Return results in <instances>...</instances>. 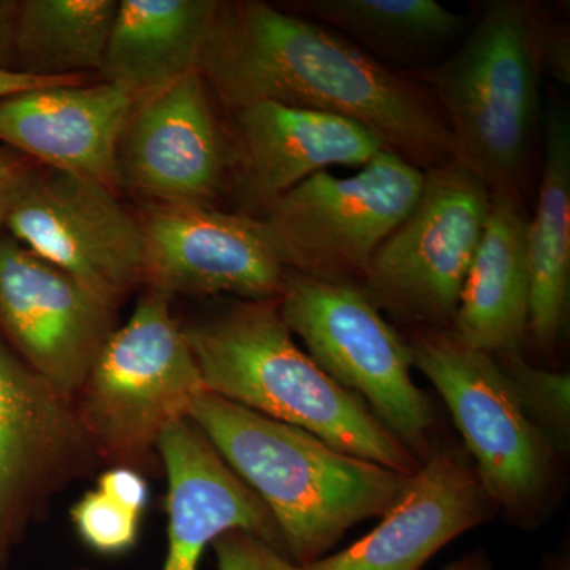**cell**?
<instances>
[{
    "mask_svg": "<svg viewBox=\"0 0 570 570\" xmlns=\"http://www.w3.org/2000/svg\"><path fill=\"white\" fill-rule=\"evenodd\" d=\"M198 71L228 111L273 102L362 124L423 171L456 159L433 97L325 26L262 0L219 2Z\"/></svg>",
    "mask_w": 570,
    "mask_h": 570,
    "instance_id": "6da1fadb",
    "label": "cell"
},
{
    "mask_svg": "<svg viewBox=\"0 0 570 570\" xmlns=\"http://www.w3.org/2000/svg\"><path fill=\"white\" fill-rule=\"evenodd\" d=\"M187 419L272 512L296 564L326 557L355 524L382 517L412 475L340 452L302 428L205 392Z\"/></svg>",
    "mask_w": 570,
    "mask_h": 570,
    "instance_id": "7a4b0ae2",
    "label": "cell"
},
{
    "mask_svg": "<svg viewBox=\"0 0 570 570\" xmlns=\"http://www.w3.org/2000/svg\"><path fill=\"white\" fill-rule=\"evenodd\" d=\"M183 330L206 392L356 459L406 475L419 471L422 461L295 343L277 298L238 299Z\"/></svg>",
    "mask_w": 570,
    "mask_h": 570,
    "instance_id": "3957f363",
    "label": "cell"
},
{
    "mask_svg": "<svg viewBox=\"0 0 570 570\" xmlns=\"http://www.w3.org/2000/svg\"><path fill=\"white\" fill-rule=\"evenodd\" d=\"M538 9L491 0L463 43L415 73L433 94L455 141L456 160L491 193L521 194L540 115Z\"/></svg>",
    "mask_w": 570,
    "mask_h": 570,
    "instance_id": "277c9868",
    "label": "cell"
},
{
    "mask_svg": "<svg viewBox=\"0 0 570 570\" xmlns=\"http://www.w3.org/2000/svg\"><path fill=\"white\" fill-rule=\"evenodd\" d=\"M168 296L146 291L108 337L73 404L102 464L154 471L160 436L206 392Z\"/></svg>",
    "mask_w": 570,
    "mask_h": 570,
    "instance_id": "5b68a950",
    "label": "cell"
},
{
    "mask_svg": "<svg viewBox=\"0 0 570 570\" xmlns=\"http://www.w3.org/2000/svg\"><path fill=\"white\" fill-rule=\"evenodd\" d=\"M412 365L448 406L483 489L520 523L538 519L557 485L554 448L521 407L497 356L463 346L449 330H417Z\"/></svg>",
    "mask_w": 570,
    "mask_h": 570,
    "instance_id": "8992f818",
    "label": "cell"
},
{
    "mask_svg": "<svg viewBox=\"0 0 570 570\" xmlns=\"http://www.w3.org/2000/svg\"><path fill=\"white\" fill-rule=\"evenodd\" d=\"M425 171L384 148L355 174L321 171L258 214L285 272L362 284L382 243L417 204Z\"/></svg>",
    "mask_w": 570,
    "mask_h": 570,
    "instance_id": "52a82bcc",
    "label": "cell"
},
{
    "mask_svg": "<svg viewBox=\"0 0 570 570\" xmlns=\"http://www.w3.org/2000/svg\"><path fill=\"white\" fill-rule=\"evenodd\" d=\"M279 311L306 354L341 387L358 396L417 459L434 417L412 379L406 341L385 321L362 285L287 273Z\"/></svg>",
    "mask_w": 570,
    "mask_h": 570,
    "instance_id": "ba28073f",
    "label": "cell"
},
{
    "mask_svg": "<svg viewBox=\"0 0 570 570\" xmlns=\"http://www.w3.org/2000/svg\"><path fill=\"white\" fill-rule=\"evenodd\" d=\"M490 206L491 190L460 160L425 170L417 204L360 284L377 309L417 330H449Z\"/></svg>",
    "mask_w": 570,
    "mask_h": 570,
    "instance_id": "9c48e42d",
    "label": "cell"
},
{
    "mask_svg": "<svg viewBox=\"0 0 570 570\" xmlns=\"http://www.w3.org/2000/svg\"><path fill=\"white\" fill-rule=\"evenodd\" d=\"M100 464L73 401L0 337V570L52 499Z\"/></svg>",
    "mask_w": 570,
    "mask_h": 570,
    "instance_id": "30bf717a",
    "label": "cell"
},
{
    "mask_svg": "<svg viewBox=\"0 0 570 570\" xmlns=\"http://www.w3.org/2000/svg\"><path fill=\"white\" fill-rule=\"evenodd\" d=\"M6 230L115 305L142 285L140 219L116 190L92 179L36 165L11 205Z\"/></svg>",
    "mask_w": 570,
    "mask_h": 570,
    "instance_id": "8fae6325",
    "label": "cell"
},
{
    "mask_svg": "<svg viewBox=\"0 0 570 570\" xmlns=\"http://www.w3.org/2000/svg\"><path fill=\"white\" fill-rule=\"evenodd\" d=\"M118 305L11 236H0V337L73 401L108 337Z\"/></svg>",
    "mask_w": 570,
    "mask_h": 570,
    "instance_id": "7c38bea8",
    "label": "cell"
},
{
    "mask_svg": "<svg viewBox=\"0 0 570 570\" xmlns=\"http://www.w3.org/2000/svg\"><path fill=\"white\" fill-rule=\"evenodd\" d=\"M228 176V141L194 70L135 100L116 148L118 190L149 206L209 208Z\"/></svg>",
    "mask_w": 570,
    "mask_h": 570,
    "instance_id": "4fadbf2b",
    "label": "cell"
},
{
    "mask_svg": "<svg viewBox=\"0 0 570 570\" xmlns=\"http://www.w3.org/2000/svg\"><path fill=\"white\" fill-rule=\"evenodd\" d=\"M142 285L174 295L279 298L287 272L261 220L209 206H148Z\"/></svg>",
    "mask_w": 570,
    "mask_h": 570,
    "instance_id": "5bb4252c",
    "label": "cell"
},
{
    "mask_svg": "<svg viewBox=\"0 0 570 570\" xmlns=\"http://www.w3.org/2000/svg\"><path fill=\"white\" fill-rule=\"evenodd\" d=\"M232 115L228 175L250 216L311 176L360 168L385 148L367 127L330 112L261 102Z\"/></svg>",
    "mask_w": 570,
    "mask_h": 570,
    "instance_id": "9a60e30c",
    "label": "cell"
},
{
    "mask_svg": "<svg viewBox=\"0 0 570 570\" xmlns=\"http://www.w3.org/2000/svg\"><path fill=\"white\" fill-rule=\"evenodd\" d=\"M493 509L466 450H434L373 531L307 568L422 570L439 550L489 521Z\"/></svg>",
    "mask_w": 570,
    "mask_h": 570,
    "instance_id": "2e32d148",
    "label": "cell"
},
{
    "mask_svg": "<svg viewBox=\"0 0 570 570\" xmlns=\"http://www.w3.org/2000/svg\"><path fill=\"white\" fill-rule=\"evenodd\" d=\"M157 450L168 482L164 570H198L214 540L235 530L249 532L285 554L279 528L264 501L189 419L168 428Z\"/></svg>",
    "mask_w": 570,
    "mask_h": 570,
    "instance_id": "e0dca14e",
    "label": "cell"
},
{
    "mask_svg": "<svg viewBox=\"0 0 570 570\" xmlns=\"http://www.w3.org/2000/svg\"><path fill=\"white\" fill-rule=\"evenodd\" d=\"M135 99L121 86L62 85L0 99V145L118 193L116 148Z\"/></svg>",
    "mask_w": 570,
    "mask_h": 570,
    "instance_id": "ac0fdd59",
    "label": "cell"
},
{
    "mask_svg": "<svg viewBox=\"0 0 570 570\" xmlns=\"http://www.w3.org/2000/svg\"><path fill=\"white\" fill-rule=\"evenodd\" d=\"M523 195L491 193L489 219L449 332L493 356L521 354L530 336V264Z\"/></svg>",
    "mask_w": 570,
    "mask_h": 570,
    "instance_id": "d6986e66",
    "label": "cell"
},
{
    "mask_svg": "<svg viewBox=\"0 0 570 570\" xmlns=\"http://www.w3.org/2000/svg\"><path fill=\"white\" fill-rule=\"evenodd\" d=\"M217 7V0H119L102 81L138 100L198 70Z\"/></svg>",
    "mask_w": 570,
    "mask_h": 570,
    "instance_id": "ffe728a7",
    "label": "cell"
},
{
    "mask_svg": "<svg viewBox=\"0 0 570 570\" xmlns=\"http://www.w3.org/2000/svg\"><path fill=\"white\" fill-rule=\"evenodd\" d=\"M527 247L530 336L551 354L568 326L570 303V118L560 100L547 108L542 179Z\"/></svg>",
    "mask_w": 570,
    "mask_h": 570,
    "instance_id": "44dd1931",
    "label": "cell"
},
{
    "mask_svg": "<svg viewBox=\"0 0 570 570\" xmlns=\"http://www.w3.org/2000/svg\"><path fill=\"white\" fill-rule=\"evenodd\" d=\"M284 10L325 26L360 50L417 62L459 39L464 21L436 0H298Z\"/></svg>",
    "mask_w": 570,
    "mask_h": 570,
    "instance_id": "7402d4cb",
    "label": "cell"
},
{
    "mask_svg": "<svg viewBox=\"0 0 570 570\" xmlns=\"http://www.w3.org/2000/svg\"><path fill=\"white\" fill-rule=\"evenodd\" d=\"M119 0H20L14 71L82 80L102 66Z\"/></svg>",
    "mask_w": 570,
    "mask_h": 570,
    "instance_id": "603a6c76",
    "label": "cell"
},
{
    "mask_svg": "<svg viewBox=\"0 0 570 570\" xmlns=\"http://www.w3.org/2000/svg\"><path fill=\"white\" fill-rule=\"evenodd\" d=\"M521 407L554 449L564 450L570 431V376L540 370L524 362L521 354L499 356Z\"/></svg>",
    "mask_w": 570,
    "mask_h": 570,
    "instance_id": "cb8c5ba5",
    "label": "cell"
},
{
    "mask_svg": "<svg viewBox=\"0 0 570 570\" xmlns=\"http://www.w3.org/2000/svg\"><path fill=\"white\" fill-rule=\"evenodd\" d=\"M70 517L82 543L107 557L132 550L140 535L141 517L122 508L99 489L82 494L71 508Z\"/></svg>",
    "mask_w": 570,
    "mask_h": 570,
    "instance_id": "d4e9b609",
    "label": "cell"
},
{
    "mask_svg": "<svg viewBox=\"0 0 570 570\" xmlns=\"http://www.w3.org/2000/svg\"><path fill=\"white\" fill-rule=\"evenodd\" d=\"M217 570H309L249 532H225L213 542Z\"/></svg>",
    "mask_w": 570,
    "mask_h": 570,
    "instance_id": "484cf974",
    "label": "cell"
},
{
    "mask_svg": "<svg viewBox=\"0 0 570 570\" xmlns=\"http://www.w3.org/2000/svg\"><path fill=\"white\" fill-rule=\"evenodd\" d=\"M96 489L141 519L148 509L149 497H151L146 475L137 469L126 466L108 468L97 479Z\"/></svg>",
    "mask_w": 570,
    "mask_h": 570,
    "instance_id": "4316f807",
    "label": "cell"
},
{
    "mask_svg": "<svg viewBox=\"0 0 570 570\" xmlns=\"http://www.w3.org/2000/svg\"><path fill=\"white\" fill-rule=\"evenodd\" d=\"M540 71L560 85H570V37L562 24H543L539 39Z\"/></svg>",
    "mask_w": 570,
    "mask_h": 570,
    "instance_id": "83f0119b",
    "label": "cell"
},
{
    "mask_svg": "<svg viewBox=\"0 0 570 570\" xmlns=\"http://www.w3.org/2000/svg\"><path fill=\"white\" fill-rule=\"evenodd\" d=\"M36 165L14 149L0 145V236L6 228L11 205Z\"/></svg>",
    "mask_w": 570,
    "mask_h": 570,
    "instance_id": "f1b7e54d",
    "label": "cell"
},
{
    "mask_svg": "<svg viewBox=\"0 0 570 570\" xmlns=\"http://www.w3.org/2000/svg\"><path fill=\"white\" fill-rule=\"evenodd\" d=\"M20 0H0V69L14 71V36H17Z\"/></svg>",
    "mask_w": 570,
    "mask_h": 570,
    "instance_id": "f546056e",
    "label": "cell"
},
{
    "mask_svg": "<svg viewBox=\"0 0 570 570\" xmlns=\"http://www.w3.org/2000/svg\"><path fill=\"white\" fill-rule=\"evenodd\" d=\"M82 80H52V78L31 77L18 71L0 69V99L33 89L50 88V86L78 85Z\"/></svg>",
    "mask_w": 570,
    "mask_h": 570,
    "instance_id": "4dcf8cb0",
    "label": "cell"
},
{
    "mask_svg": "<svg viewBox=\"0 0 570 570\" xmlns=\"http://www.w3.org/2000/svg\"><path fill=\"white\" fill-rule=\"evenodd\" d=\"M442 570H497L491 562L489 553L483 550H472L459 558Z\"/></svg>",
    "mask_w": 570,
    "mask_h": 570,
    "instance_id": "1f68e13d",
    "label": "cell"
},
{
    "mask_svg": "<svg viewBox=\"0 0 570 570\" xmlns=\"http://www.w3.org/2000/svg\"><path fill=\"white\" fill-rule=\"evenodd\" d=\"M80 570H88V569H80Z\"/></svg>",
    "mask_w": 570,
    "mask_h": 570,
    "instance_id": "d6a6232c",
    "label": "cell"
}]
</instances>
